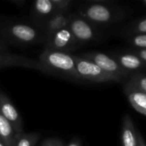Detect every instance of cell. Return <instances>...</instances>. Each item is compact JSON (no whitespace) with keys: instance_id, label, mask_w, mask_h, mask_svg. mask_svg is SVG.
<instances>
[{"instance_id":"4","label":"cell","mask_w":146,"mask_h":146,"mask_svg":"<svg viewBox=\"0 0 146 146\" xmlns=\"http://www.w3.org/2000/svg\"><path fill=\"white\" fill-rule=\"evenodd\" d=\"M82 56L94 62L104 72L113 76H115L120 79L121 80H124L125 79L128 78L130 74L128 72L122 68V67L112 56L107 55L102 52L91 51L84 53Z\"/></svg>"},{"instance_id":"9","label":"cell","mask_w":146,"mask_h":146,"mask_svg":"<svg viewBox=\"0 0 146 146\" xmlns=\"http://www.w3.org/2000/svg\"><path fill=\"white\" fill-rule=\"evenodd\" d=\"M0 113L11 124L16 134L23 133V125L21 115L12 102L3 93H0Z\"/></svg>"},{"instance_id":"23","label":"cell","mask_w":146,"mask_h":146,"mask_svg":"<svg viewBox=\"0 0 146 146\" xmlns=\"http://www.w3.org/2000/svg\"><path fill=\"white\" fill-rule=\"evenodd\" d=\"M137 146H146V143L142 137L141 133L138 132V141H137Z\"/></svg>"},{"instance_id":"25","label":"cell","mask_w":146,"mask_h":146,"mask_svg":"<svg viewBox=\"0 0 146 146\" xmlns=\"http://www.w3.org/2000/svg\"><path fill=\"white\" fill-rule=\"evenodd\" d=\"M12 3H14V4H17V5H19V6H22L25 2L24 1H18V0H15V1H10Z\"/></svg>"},{"instance_id":"5","label":"cell","mask_w":146,"mask_h":146,"mask_svg":"<svg viewBox=\"0 0 146 146\" xmlns=\"http://www.w3.org/2000/svg\"><path fill=\"white\" fill-rule=\"evenodd\" d=\"M46 49L50 50L68 53L80 46L68 27L60 29L46 36Z\"/></svg>"},{"instance_id":"18","label":"cell","mask_w":146,"mask_h":146,"mask_svg":"<svg viewBox=\"0 0 146 146\" xmlns=\"http://www.w3.org/2000/svg\"><path fill=\"white\" fill-rule=\"evenodd\" d=\"M133 88L138 89L139 91L146 93V74H135L130 76L126 84Z\"/></svg>"},{"instance_id":"13","label":"cell","mask_w":146,"mask_h":146,"mask_svg":"<svg viewBox=\"0 0 146 146\" xmlns=\"http://www.w3.org/2000/svg\"><path fill=\"white\" fill-rule=\"evenodd\" d=\"M121 141L123 146H137L138 131L136 130L133 119L129 115H126L123 118Z\"/></svg>"},{"instance_id":"12","label":"cell","mask_w":146,"mask_h":146,"mask_svg":"<svg viewBox=\"0 0 146 146\" xmlns=\"http://www.w3.org/2000/svg\"><path fill=\"white\" fill-rule=\"evenodd\" d=\"M124 91L133 109L140 114L146 115V93L128 85L125 86Z\"/></svg>"},{"instance_id":"19","label":"cell","mask_w":146,"mask_h":146,"mask_svg":"<svg viewBox=\"0 0 146 146\" xmlns=\"http://www.w3.org/2000/svg\"><path fill=\"white\" fill-rule=\"evenodd\" d=\"M127 42L135 49L146 50V34H138L130 36Z\"/></svg>"},{"instance_id":"7","label":"cell","mask_w":146,"mask_h":146,"mask_svg":"<svg viewBox=\"0 0 146 146\" xmlns=\"http://www.w3.org/2000/svg\"><path fill=\"white\" fill-rule=\"evenodd\" d=\"M3 33L5 37L20 44H34L40 38L39 32L34 27L23 23L9 25L3 28Z\"/></svg>"},{"instance_id":"14","label":"cell","mask_w":146,"mask_h":146,"mask_svg":"<svg viewBox=\"0 0 146 146\" xmlns=\"http://www.w3.org/2000/svg\"><path fill=\"white\" fill-rule=\"evenodd\" d=\"M57 13L52 0H36L33 3V15L35 22L44 21Z\"/></svg>"},{"instance_id":"17","label":"cell","mask_w":146,"mask_h":146,"mask_svg":"<svg viewBox=\"0 0 146 146\" xmlns=\"http://www.w3.org/2000/svg\"><path fill=\"white\" fill-rule=\"evenodd\" d=\"M40 137V135L37 133H18L15 136V146H34Z\"/></svg>"},{"instance_id":"28","label":"cell","mask_w":146,"mask_h":146,"mask_svg":"<svg viewBox=\"0 0 146 146\" xmlns=\"http://www.w3.org/2000/svg\"><path fill=\"white\" fill-rule=\"evenodd\" d=\"M143 3H144V4H145V6H146V0H145V1H143Z\"/></svg>"},{"instance_id":"3","label":"cell","mask_w":146,"mask_h":146,"mask_svg":"<svg viewBox=\"0 0 146 146\" xmlns=\"http://www.w3.org/2000/svg\"><path fill=\"white\" fill-rule=\"evenodd\" d=\"M73 56L77 72L82 80H85L97 83L122 81L120 79L104 72L102 68H100L91 61L83 56Z\"/></svg>"},{"instance_id":"22","label":"cell","mask_w":146,"mask_h":146,"mask_svg":"<svg viewBox=\"0 0 146 146\" xmlns=\"http://www.w3.org/2000/svg\"><path fill=\"white\" fill-rule=\"evenodd\" d=\"M132 52L137 55L141 60H143L146 63V50H140V49H133Z\"/></svg>"},{"instance_id":"20","label":"cell","mask_w":146,"mask_h":146,"mask_svg":"<svg viewBox=\"0 0 146 146\" xmlns=\"http://www.w3.org/2000/svg\"><path fill=\"white\" fill-rule=\"evenodd\" d=\"M52 1L55 7L56 11L62 12V13H67L72 3V1L71 0H52Z\"/></svg>"},{"instance_id":"21","label":"cell","mask_w":146,"mask_h":146,"mask_svg":"<svg viewBox=\"0 0 146 146\" xmlns=\"http://www.w3.org/2000/svg\"><path fill=\"white\" fill-rule=\"evenodd\" d=\"M41 146H65V145L59 139L50 138L46 139Z\"/></svg>"},{"instance_id":"8","label":"cell","mask_w":146,"mask_h":146,"mask_svg":"<svg viewBox=\"0 0 146 146\" xmlns=\"http://www.w3.org/2000/svg\"><path fill=\"white\" fill-rule=\"evenodd\" d=\"M8 67H22L45 73V70L39 61L22 55L0 50V68Z\"/></svg>"},{"instance_id":"11","label":"cell","mask_w":146,"mask_h":146,"mask_svg":"<svg viewBox=\"0 0 146 146\" xmlns=\"http://www.w3.org/2000/svg\"><path fill=\"white\" fill-rule=\"evenodd\" d=\"M117 62L129 74L140 71L146 68V63L133 52H120L112 55Z\"/></svg>"},{"instance_id":"1","label":"cell","mask_w":146,"mask_h":146,"mask_svg":"<svg viewBox=\"0 0 146 146\" xmlns=\"http://www.w3.org/2000/svg\"><path fill=\"white\" fill-rule=\"evenodd\" d=\"M39 62L46 74H58L73 80H82L76 69L74 56L69 53L45 49L40 56Z\"/></svg>"},{"instance_id":"26","label":"cell","mask_w":146,"mask_h":146,"mask_svg":"<svg viewBox=\"0 0 146 146\" xmlns=\"http://www.w3.org/2000/svg\"><path fill=\"white\" fill-rule=\"evenodd\" d=\"M2 49H3V43L0 41V50H1Z\"/></svg>"},{"instance_id":"16","label":"cell","mask_w":146,"mask_h":146,"mask_svg":"<svg viewBox=\"0 0 146 146\" xmlns=\"http://www.w3.org/2000/svg\"><path fill=\"white\" fill-rule=\"evenodd\" d=\"M124 33L128 36L146 34V16L127 25L124 29Z\"/></svg>"},{"instance_id":"15","label":"cell","mask_w":146,"mask_h":146,"mask_svg":"<svg viewBox=\"0 0 146 146\" xmlns=\"http://www.w3.org/2000/svg\"><path fill=\"white\" fill-rule=\"evenodd\" d=\"M15 136L11 124L0 113V139L5 146H15Z\"/></svg>"},{"instance_id":"10","label":"cell","mask_w":146,"mask_h":146,"mask_svg":"<svg viewBox=\"0 0 146 146\" xmlns=\"http://www.w3.org/2000/svg\"><path fill=\"white\" fill-rule=\"evenodd\" d=\"M72 15L62 12H57L49 18L36 22V25L40 27L46 34V36L65 27H68Z\"/></svg>"},{"instance_id":"24","label":"cell","mask_w":146,"mask_h":146,"mask_svg":"<svg viewBox=\"0 0 146 146\" xmlns=\"http://www.w3.org/2000/svg\"><path fill=\"white\" fill-rule=\"evenodd\" d=\"M67 146H82V145L78 139H74L67 145Z\"/></svg>"},{"instance_id":"6","label":"cell","mask_w":146,"mask_h":146,"mask_svg":"<svg viewBox=\"0 0 146 146\" xmlns=\"http://www.w3.org/2000/svg\"><path fill=\"white\" fill-rule=\"evenodd\" d=\"M68 28L80 45L92 42L98 36L95 26L80 15H72Z\"/></svg>"},{"instance_id":"2","label":"cell","mask_w":146,"mask_h":146,"mask_svg":"<svg viewBox=\"0 0 146 146\" xmlns=\"http://www.w3.org/2000/svg\"><path fill=\"white\" fill-rule=\"evenodd\" d=\"M81 17L95 25H110L124 17L122 9L108 1H89L80 9Z\"/></svg>"},{"instance_id":"27","label":"cell","mask_w":146,"mask_h":146,"mask_svg":"<svg viewBox=\"0 0 146 146\" xmlns=\"http://www.w3.org/2000/svg\"><path fill=\"white\" fill-rule=\"evenodd\" d=\"M0 146H5L4 145V144L2 142V140H1V139H0Z\"/></svg>"}]
</instances>
